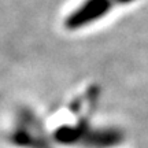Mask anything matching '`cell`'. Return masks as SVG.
I'll return each mask as SVG.
<instances>
[{
	"mask_svg": "<svg viewBox=\"0 0 148 148\" xmlns=\"http://www.w3.org/2000/svg\"><path fill=\"white\" fill-rule=\"evenodd\" d=\"M5 143L12 148H55L49 125L30 107H19L14 111L5 129Z\"/></svg>",
	"mask_w": 148,
	"mask_h": 148,
	"instance_id": "1",
	"label": "cell"
},
{
	"mask_svg": "<svg viewBox=\"0 0 148 148\" xmlns=\"http://www.w3.org/2000/svg\"><path fill=\"white\" fill-rule=\"evenodd\" d=\"M134 0H78L64 14L63 29L70 33L86 30L106 21L119 7L130 4Z\"/></svg>",
	"mask_w": 148,
	"mask_h": 148,
	"instance_id": "2",
	"label": "cell"
}]
</instances>
